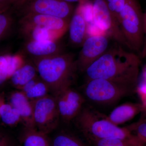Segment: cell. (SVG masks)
<instances>
[{"instance_id":"cell-1","label":"cell","mask_w":146,"mask_h":146,"mask_svg":"<svg viewBox=\"0 0 146 146\" xmlns=\"http://www.w3.org/2000/svg\"><path fill=\"white\" fill-rule=\"evenodd\" d=\"M141 59L121 45L113 46L86 68V80H108L137 91Z\"/></svg>"},{"instance_id":"cell-2","label":"cell","mask_w":146,"mask_h":146,"mask_svg":"<svg viewBox=\"0 0 146 146\" xmlns=\"http://www.w3.org/2000/svg\"><path fill=\"white\" fill-rule=\"evenodd\" d=\"M40 78L55 96L71 86L78 69L76 60L71 53H63L32 60Z\"/></svg>"},{"instance_id":"cell-3","label":"cell","mask_w":146,"mask_h":146,"mask_svg":"<svg viewBox=\"0 0 146 146\" xmlns=\"http://www.w3.org/2000/svg\"><path fill=\"white\" fill-rule=\"evenodd\" d=\"M75 120L78 129L90 142L102 138L133 140L140 138L133 134L127 127H120L112 123L108 119L106 115L91 106H84Z\"/></svg>"},{"instance_id":"cell-4","label":"cell","mask_w":146,"mask_h":146,"mask_svg":"<svg viewBox=\"0 0 146 146\" xmlns=\"http://www.w3.org/2000/svg\"><path fill=\"white\" fill-rule=\"evenodd\" d=\"M117 20L128 48L140 56L144 44L143 13L137 0H127Z\"/></svg>"},{"instance_id":"cell-5","label":"cell","mask_w":146,"mask_h":146,"mask_svg":"<svg viewBox=\"0 0 146 146\" xmlns=\"http://www.w3.org/2000/svg\"><path fill=\"white\" fill-rule=\"evenodd\" d=\"M83 91L85 97L90 101L109 105L133 95L137 90L110 80L98 78L87 80Z\"/></svg>"},{"instance_id":"cell-6","label":"cell","mask_w":146,"mask_h":146,"mask_svg":"<svg viewBox=\"0 0 146 146\" xmlns=\"http://www.w3.org/2000/svg\"><path fill=\"white\" fill-rule=\"evenodd\" d=\"M32 102L35 128L46 134L54 130L60 117L55 97L47 95Z\"/></svg>"},{"instance_id":"cell-7","label":"cell","mask_w":146,"mask_h":146,"mask_svg":"<svg viewBox=\"0 0 146 146\" xmlns=\"http://www.w3.org/2000/svg\"><path fill=\"white\" fill-rule=\"evenodd\" d=\"M91 9L93 21L96 26L119 44L128 48L117 20L109 10L104 0H93Z\"/></svg>"},{"instance_id":"cell-8","label":"cell","mask_w":146,"mask_h":146,"mask_svg":"<svg viewBox=\"0 0 146 146\" xmlns=\"http://www.w3.org/2000/svg\"><path fill=\"white\" fill-rule=\"evenodd\" d=\"M23 14L33 13L54 16L70 21L75 9L63 0H25L21 5Z\"/></svg>"},{"instance_id":"cell-9","label":"cell","mask_w":146,"mask_h":146,"mask_svg":"<svg viewBox=\"0 0 146 146\" xmlns=\"http://www.w3.org/2000/svg\"><path fill=\"white\" fill-rule=\"evenodd\" d=\"M109 37L103 33L86 38L76 60L78 70L84 72L86 68L108 50Z\"/></svg>"},{"instance_id":"cell-10","label":"cell","mask_w":146,"mask_h":146,"mask_svg":"<svg viewBox=\"0 0 146 146\" xmlns=\"http://www.w3.org/2000/svg\"><path fill=\"white\" fill-rule=\"evenodd\" d=\"M54 96L60 117L66 122L74 119L84 106L85 98L71 86L63 89Z\"/></svg>"},{"instance_id":"cell-11","label":"cell","mask_w":146,"mask_h":146,"mask_svg":"<svg viewBox=\"0 0 146 146\" xmlns=\"http://www.w3.org/2000/svg\"><path fill=\"white\" fill-rule=\"evenodd\" d=\"M70 22V21L54 16L25 13L23 14L19 24L40 27L62 36L68 30Z\"/></svg>"},{"instance_id":"cell-12","label":"cell","mask_w":146,"mask_h":146,"mask_svg":"<svg viewBox=\"0 0 146 146\" xmlns=\"http://www.w3.org/2000/svg\"><path fill=\"white\" fill-rule=\"evenodd\" d=\"M62 45L57 40L52 41H26L23 51L34 59L50 57L63 53Z\"/></svg>"},{"instance_id":"cell-13","label":"cell","mask_w":146,"mask_h":146,"mask_svg":"<svg viewBox=\"0 0 146 146\" xmlns=\"http://www.w3.org/2000/svg\"><path fill=\"white\" fill-rule=\"evenodd\" d=\"M84 5H78L69 24V39L74 46H82L86 39L87 24L84 11Z\"/></svg>"},{"instance_id":"cell-14","label":"cell","mask_w":146,"mask_h":146,"mask_svg":"<svg viewBox=\"0 0 146 146\" xmlns=\"http://www.w3.org/2000/svg\"><path fill=\"white\" fill-rule=\"evenodd\" d=\"M9 104L18 110L26 128H36L33 116V103L27 98L23 92L20 91L12 93L9 98Z\"/></svg>"},{"instance_id":"cell-15","label":"cell","mask_w":146,"mask_h":146,"mask_svg":"<svg viewBox=\"0 0 146 146\" xmlns=\"http://www.w3.org/2000/svg\"><path fill=\"white\" fill-rule=\"evenodd\" d=\"M146 109L143 104L127 102L119 106L106 116L108 119L116 125L123 124L132 119Z\"/></svg>"},{"instance_id":"cell-16","label":"cell","mask_w":146,"mask_h":146,"mask_svg":"<svg viewBox=\"0 0 146 146\" xmlns=\"http://www.w3.org/2000/svg\"><path fill=\"white\" fill-rule=\"evenodd\" d=\"M25 61L21 53H0V86L10 80L13 73Z\"/></svg>"},{"instance_id":"cell-17","label":"cell","mask_w":146,"mask_h":146,"mask_svg":"<svg viewBox=\"0 0 146 146\" xmlns=\"http://www.w3.org/2000/svg\"><path fill=\"white\" fill-rule=\"evenodd\" d=\"M21 35L26 41H52L61 37L59 35L49 30L35 26L20 25Z\"/></svg>"},{"instance_id":"cell-18","label":"cell","mask_w":146,"mask_h":146,"mask_svg":"<svg viewBox=\"0 0 146 146\" xmlns=\"http://www.w3.org/2000/svg\"><path fill=\"white\" fill-rule=\"evenodd\" d=\"M37 70L35 65L31 62L25 61L14 73L10 79L13 86L21 89L27 82L37 76Z\"/></svg>"},{"instance_id":"cell-19","label":"cell","mask_w":146,"mask_h":146,"mask_svg":"<svg viewBox=\"0 0 146 146\" xmlns=\"http://www.w3.org/2000/svg\"><path fill=\"white\" fill-rule=\"evenodd\" d=\"M23 140L24 146H52L46 134L36 128L25 127Z\"/></svg>"},{"instance_id":"cell-20","label":"cell","mask_w":146,"mask_h":146,"mask_svg":"<svg viewBox=\"0 0 146 146\" xmlns=\"http://www.w3.org/2000/svg\"><path fill=\"white\" fill-rule=\"evenodd\" d=\"M91 143L94 146H144L146 143L141 138L133 140L118 138H102Z\"/></svg>"},{"instance_id":"cell-21","label":"cell","mask_w":146,"mask_h":146,"mask_svg":"<svg viewBox=\"0 0 146 146\" xmlns=\"http://www.w3.org/2000/svg\"><path fill=\"white\" fill-rule=\"evenodd\" d=\"M0 118L3 122L9 126L16 125L22 121L18 110L10 104L5 102L1 106Z\"/></svg>"},{"instance_id":"cell-22","label":"cell","mask_w":146,"mask_h":146,"mask_svg":"<svg viewBox=\"0 0 146 146\" xmlns=\"http://www.w3.org/2000/svg\"><path fill=\"white\" fill-rule=\"evenodd\" d=\"M49 92L48 86L39 76L34 86L25 94L30 100L33 101L47 96Z\"/></svg>"},{"instance_id":"cell-23","label":"cell","mask_w":146,"mask_h":146,"mask_svg":"<svg viewBox=\"0 0 146 146\" xmlns=\"http://www.w3.org/2000/svg\"><path fill=\"white\" fill-rule=\"evenodd\" d=\"M52 146H85L74 136L65 133L58 134L54 138Z\"/></svg>"},{"instance_id":"cell-24","label":"cell","mask_w":146,"mask_h":146,"mask_svg":"<svg viewBox=\"0 0 146 146\" xmlns=\"http://www.w3.org/2000/svg\"><path fill=\"white\" fill-rule=\"evenodd\" d=\"M9 10L0 14V41L8 34L13 26V17Z\"/></svg>"},{"instance_id":"cell-25","label":"cell","mask_w":146,"mask_h":146,"mask_svg":"<svg viewBox=\"0 0 146 146\" xmlns=\"http://www.w3.org/2000/svg\"><path fill=\"white\" fill-rule=\"evenodd\" d=\"M109 10L115 18L122 10L127 0H104Z\"/></svg>"},{"instance_id":"cell-26","label":"cell","mask_w":146,"mask_h":146,"mask_svg":"<svg viewBox=\"0 0 146 146\" xmlns=\"http://www.w3.org/2000/svg\"><path fill=\"white\" fill-rule=\"evenodd\" d=\"M127 127L132 132L133 131L135 132L136 135L139 136L146 143V122L140 119L137 122L133 123L127 126Z\"/></svg>"},{"instance_id":"cell-27","label":"cell","mask_w":146,"mask_h":146,"mask_svg":"<svg viewBox=\"0 0 146 146\" xmlns=\"http://www.w3.org/2000/svg\"><path fill=\"white\" fill-rule=\"evenodd\" d=\"M143 31L144 44L143 49L140 55V57L141 58H146V8L145 12L143 13Z\"/></svg>"},{"instance_id":"cell-28","label":"cell","mask_w":146,"mask_h":146,"mask_svg":"<svg viewBox=\"0 0 146 146\" xmlns=\"http://www.w3.org/2000/svg\"><path fill=\"white\" fill-rule=\"evenodd\" d=\"M12 5L9 2L0 3V14L9 10Z\"/></svg>"},{"instance_id":"cell-29","label":"cell","mask_w":146,"mask_h":146,"mask_svg":"<svg viewBox=\"0 0 146 146\" xmlns=\"http://www.w3.org/2000/svg\"><path fill=\"white\" fill-rule=\"evenodd\" d=\"M9 140L8 138L0 133V146H9Z\"/></svg>"},{"instance_id":"cell-30","label":"cell","mask_w":146,"mask_h":146,"mask_svg":"<svg viewBox=\"0 0 146 146\" xmlns=\"http://www.w3.org/2000/svg\"><path fill=\"white\" fill-rule=\"evenodd\" d=\"M66 2L73 4V3H77L78 4L85 5L88 3L89 0H63Z\"/></svg>"},{"instance_id":"cell-31","label":"cell","mask_w":146,"mask_h":146,"mask_svg":"<svg viewBox=\"0 0 146 146\" xmlns=\"http://www.w3.org/2000/svg\"><path fill=\"white\" fill-rule=\"evenodd\" d=\"M2 2H9L11 3L12 4L16 5H19V0H0V3Z\"/></svg>"},{"instance_id":"cell-32","label":"cell","mask_w":146,"mask_h":146,"mask_svg":"<svg viewBox=\"0 0 146 146\" xmlns=\"http://www.w3.org/2000/svg\"><path fill=\"white\" fill-rule=\"evenodd\" d=\"M142 113H143L144 114L143 117L141 118V119L142 120V121H143L146 122V109L144 112H142Z\"/></svg>"},{"instance_id":"cell-33","label":"cell","mask_w":146,"mask_h":146,"mask_svg":"<svg viewBox=\"0 0 146 146\" xmlns=\"http://www.w3.org/2000/svg\"><path fill=\"white\" fill-rule=\"evenodd\" d=\"M4 102V100L3 98L0 101V111H1V106L2 105Z\"/></svg>"},{"instance_id":"cell-34","label":"cell","mask_w":146,"mask_h":146,"mask_svg":"<svg viewBox=\"0 0 146 146\" xmlns=\"http://www.w3.org/2000/svg\"><path fill=\"white\" fill-rule=\"evenodd\" d=\"M19 3H19V5L18 6H19V5H21V4L22 3H23L24 2V1H25V0H19Z\"/></svg>"},{"instance_id":"cell-35","label":"cell","mask_w":146,"mask_h":146,"mask_svg":"<svg viewBox=\"0 0 146 146\" xmlns=\"http://www.w3.org/2000/svg\"><path fill=\"white\" fill-rule=\"evenodd\" d=\"M144 78H145V82L144 83H146V69L145 71V74H144Z\"/></svg>"},{"instance_id":"cell-36","label":"cell","mask_w":146,"mask_h":146,"mask_svg":"<svg viewBox=\"0 0 146 146\" xmlns=\"http://www.w3.org/2000/svg\"><path fill=\"white\" fill-rule=\"evenodd\" d=\"M3 98H2L1 96H0V101Z\"/></svg>"},{"instance_id":"cell-37","label":"cell","mask_w":146,"mask_h":146,"mask_svg":"<svg viewBox=\"0 0 146 146\" xmlns=\"http://www.w3.org/2000/svg\"><path fill=\"white\" fill-rule=\"evenodd\" d=\"M144 105L145 106V107L146 108V101H145V104H144Z\"/></svg>"}]
</instances>
